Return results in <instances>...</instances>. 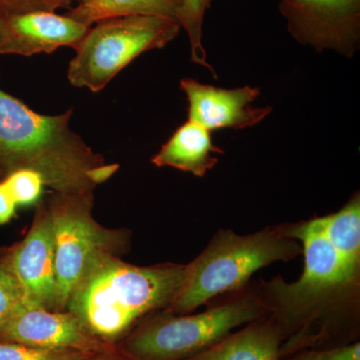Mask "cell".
I'll return each mask as SVG.
<instances>
[{"instance_id":"ac0fdd59","label":"cell","mask_w":360,"mask_h":360,"mask_svg":"<svg viewBox=\"0 0 360 360\" xmlns=\"http://www.w3.org/2000/svg\"><path fill=\"white\" fill-rule=\"evenodd\" d=\"M27 302L25 291L6 258L0 260V324Z\"/></svg>"},{"instance_id":"30bf717a","label":"cell","mask_w":360,"mask_h":360,"mask_svg":"<svg viewBox=\"0 0 360 360\" xmlns=\"http://www.w3.org/2000/svg\"><path fill=\"white\" fill-rule=\"evenodd\" d=\"M6 260L20 281L28 302L42 309L59 311L53 233L45 201L37 210L27 236L11 250Z\"/></svg>"},{"instance_id":"5b68a950","label":"cell","mask_w":360,"mask_h":360,"mask_svg":"<svg viewBox=\"0 0 360 360\" xmlns=\"http://www.w3.org/2000/svg\"><path fill=\"white\" fill-rule=\"evenodd\" d=\"M180 30L179 21L162 16L124 15L97 21L73 49L68 80L77 89L101 91L143 52L167 46Z\"/></svg>"},{"instance_id":"5bb4252c","label":"cell","mask_w":360,"mask_h":360,"mask_svg":"<svg viewBox=\"0 0 360 360\" xmlns=\"http://www.w3.org/2000/svg\"><path fill=\"white\" fill-rule=\"evenodd\" d=\"M212 153L224 151L213 143L210 130L187 120L151 158V162L158 167H169L205 177L219 162Z\"/></svg>"},{"instance_id":"603a6c76","label":"cell","mask_w":360,"mask_h":360,"mask_svg":"<svg viewBox=\"0 0 360 360\" xmlns=\"http://www.w3.org/2000/svg\"><path fill=\"white\" fill-rule=\"evenodd\" d=\"M78 4H84V2L89 1V0H77Z\"/></svg>"},{"instance_id":"cb8c5ba5","label":"cell","mask_w":360,"mask_h":360,"mask_svg":"<svg viewBox=\"0 0 360 360\" xmlns=\"http://www.w3.org/2000/svg\"><path fill=\"white\" fill-rule=\"evenodd\" d=\"M129 360H134V359H129Z\"/></svg>"},{"instance_id":"52a82bcc","label":"cell","mask_w":360,"mask_h":360,"mask_svg":"<svg viewBox=\"0 0 360 360\" xmlns=\"http://www.w3.org/2000/svg\"><path fill=\"white\" fill-rule=\"evenodd\" d=\"M92 193H56L45 201L51 214L56 255L59 311L90 257L101 250L115 251V232L103 229L91 214Z\"/></svg>"},{"instance_id":"9a60e30c","label":"cell","mask_w":360,"mask_h":360,"mask_svg":"<svg viewBox=\"0 0 360 360\" xmlns=\"http://www.w3.org/2000/svg\"><path fill=\"white\" fill-rule=\"evenodd\" d=\"M184 4V0H89L65 14L90 26L105 18L124 15L162 16L177 20Z\"/></svg>"},{"instance_id":"7402d4cb","label":"cell","mask_w":360,"mask_h":360,"mask_svg":"<svg viewBox=\"0 0 360 360\" xmlns=\"http://www.w3.org/2000/svg\"><path fill=\"white\" fill-rule=\"evenodd\" d=\"M15 201L11 198L4 182L0 181V225L8 224L16 213Z\"/></svg>"},{"instance_id":"9c48e42d","label":"cell","mask_w":360,"mask_h":360,"mask_svg":"<svg viewBox=\"0 0 360 360\" xmlns=\"http://www.w3.org/2000/svg\"><path fill=\"white\" fill-rule=\"evenodd\" d=\"M0 341L44 349L101 354L103 341L90 335L77 316L27 302L0 324Z\"/></svg>"},{"instance_id":"8992f818","label":"cell","mask_w":360,"mask_h":360,"mask_svg":"<svg viewBox=\"0 0 360 360\" xmlns=\"http://www.w3.org/2000/svg\"><path fill=\"white\" fill-rule=\"evenodd\" d=\"M265 314L257 295H243L201 314L158 317L135 331L127 352L134 360H184Z\"/></svg>"},{"instance_id":"ffe728a7","label":"cell","mask_w":360,"mask_h":360,"mask_svg":"<svg viewBox=\"0 0 360 360\" xmlns=\"http://www.w3.org/2000/svg\"><path fill=\"white\" fill-rule=\"evenodd\" d=\"M281 360H360L359 341L341 347L303 348L281 357Z\"/></svg>"},{"instance_id":"2e32d148","label":"cell","mask_w":360,"mask_h":360,"mask_svg":"<svg viewBox=\"0 0 360 360\" xmlns=\"http://www.w3.org/2000/svg\"><path fill=\"white\" fill-rule=\"evenodd\" d=\"M212 1L213 0H184L177 20L188 37L191 61L196 65L205 66L215 75L212 66L207 63V56L202 44L205 13Z\"/></svg>"},{"instance_id":"4fadbf2b","label":"cell","mask_w":360,"mask_h":360,"mask_svg":"<svg viewBox=\"0 0 360 360\" xmlns=\"http://www.w3.org/2000/svg\"><path fill=\"white\" fill-rule=\"evenodd\" d=\"M281 329L265 314L184 360H281Z\"/></svg>"},{"instance_id":"6da1fadb","label":"cell","mask_w":360,"mask_h":360,"mask_svg":"<svg viewBox=\"0 0 360 360\" xmlns=\"http://www.w3.org/2000/svg\"><path fill=\"white\" fill-rule=\"evenodd\" d=\"M281 226L302 243L304 269L295 283L274 277L257 295L283 333L281 356L359 341V193L338 212Z\"/></svg>"},{"instance_id":"8fae6325","label":"cell","mask_w":360,"mask_h":360,"mask_svg":"<svg viewBox=\"0 0 360 360\" xmlns=\"http://www.w3.org/2000/svg\"><path fill=\"white\" fill-rule=\"evenodd\" d=\"M89 28L56 11H0V54L32 56L61 47L75 49Z\"/></svg>"},{"instance_id":"ba28073f","label":"cell","mask_w":360,"mask_h":360,"mask_svg":"<svg viewBox=\"0 0 360 360\" xmlns=\"http://www.w3.org/2000/svg\"><path fill=\"white\" fill-rule=\"evenodd\" d=\"M279 11L300 44L347 58L359 49L360 0H281Z\"/></svg>"},{"instance_id":"3957f363","label":"cell","mask_w":360,"mask_h":360,"mask_svg":"<svg viewBox=\"0 0 360 360\" xmlns=\"http://www.w3.org/2000/svg\"><path fill=\"white\" fill-rule=\"evenodd\" d=\"M189 274V264L136 266L111 251H97L85 265L65 309L97 340H115L146 315L168 309Z\"/></svg>"},{"instance_id":"d6986e66","label":"cell","mask_w":360,"mask_h":360,"mask_svg":"<svg viewBox=\"0 0 360 360\" xmlns=\"http://www.w3.org/2000/svg\"><path fill=\"white\" fill-rule=\"evenodd\" d=\"M89 356L70 350L44 349L0 341V360H86Z\"/></svg>"},{"instance_id":"7a4b0ae2","label":"cell","mask_w":360,"mask_h":360,"mask_svg":"<svg viewBox=\"0 0 360 360\" xmlns=\"http://www.w3.org/2000/svg\"><path fill=\"white\" fill-rule=\"evenodd\" d=\"M73 111L40 115L0 89V181L20 169L41 175L54 193H92L110 179L108 165L70 127Z\"/></svg>"},{"instance_id":"e0dca14e","label":"cell","mask_w":360,"mask_h":360,"mask_svg":"<svg viewBox=\"0 0 360 360\" xmlns=\"http://www.w3.org/2000/svg\"><path fill=\"white\" fill-rule=\"evenodd\" d=\"M1 181L18 206L34 205L41 198L45 186L41 175L30 169L14 172Z\"/></svg>"},{"instance_id":"44dd1931","label":"cell","mask_w":360,"mask_h":360,"mask_svg":"<svg viewBox=\"0 0 360 360\" xmlns=\"http://www.w3.org/2000/svg\"><path fill=\"white\" fill-rule=\"evenodd\" d=\"M72 0H0V11L11 13L47 11H56L68 7Z\"/></svg>"},{"instance_id":"277c9868","label":"cell","mask_w":360,"mask_h":360,"mask_svg":"<svg viewBox=\"0 0 360 360\" xmlns=\"http://www.w3.org/2000/svg\"><path fill=\"white\" fill-rule=\"evenodd\" d=\"M302 253V245L284 234L283 226L266 227L240 236L221 229L193 262L184 290L168 310L186 314L224 293L240 290L257 270L288 262Z\"/></svg>"},{"instance_id":"7c38bea8","label":"cell","mask_w":360,"mask_h":360,"mask_svg":"<svg viewBox=\"0 0 360 360\" xmlns=\"http://www.w3.org/2000/svg\"><path fill=\"white\" fill-rule=\"evenodd\" d=\"M180 89L188 101V120L205 129H243L258 124L271 113L270 106L257 108L252 103L260 96L257 87L225 89L203 84L193 78L180 82Z\"/></svg>"}]
</instances>
